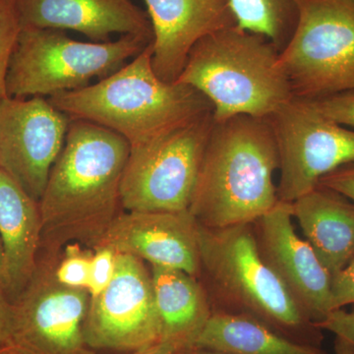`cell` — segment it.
Returning a JSON list of instances; mask_svg holds the SVG:
<instances>
[{
	"label": "cell",
	"mask_w": 354,
	"mask_h": 354,
	"mask_svg": "<svg viewBox=\"0 0 354 354\" xmlns=\"http://www.w3.org/2000/svg\"><path fill=\"white\" fill-rule=\"evenodd\" d=\"M97 246L109 247L118 254L134 256L155 267L199 277L198 223L188 209L120 214Z\"/></svg>",
	"instance_id": "obj_14"
},
{
	"label": "cell",
	"mask_w": 354,
	"mask_h": 354,
	"mask_svg": "<svg viewBox=\"0 0 354 354\" xmlns=\"http://www.w3.org/2000/svg\"><path fill=\"white\" fill-rule=\"evenodd\" d=\"M176 354H227L221 353V351H214V349L201 348H190L184 349L180 353Z\"/></svg>",
	"instance_id": "obj_33"
},
{
	"label": "cell",
	"mask_w": 354,
	"mask_h": 354,
	"mask_svg": "<svg viewBox=\"0 0 354 354\" xmlns=\"http://www.w3.org/2000/svg\"><path fill=\"white\" fill-rule=\"evenodd\" d=\"M319 184L344 195L354 203V165L341 167L324 176Z\"/></svg>",
	"instance_id": "obj_28"
},
{
	"label": "cell",
	"mask_w": 354,
	"mask_h": 354,
	"mask_svg": "<svg viewBox=\"0 0 354 354\" xmlns=\"http://www.w3.org/2000/svg\"><path fill=\"white\" fill-rule=\"evenodd\" d=\"M279 167L269 118L214 120L188 211L204 227L252 223L279 202L274 181Z\"/></svg>",
	"instance_id": "obj_2"
},
{
	"label": "cell",
	"mask_w": 354,
	"mask_h": 354,
	"mask_svg": "<svg viewBox=\"0 0 354 354\" xmlns=\"http://www.w3.org/2000/svg\"><path fill=\"white\" fill-rule=\"evenodd\" d=\"M53 252L38 261L36 271L12 301L6 348L17 354H95L86 341L91 295L55 278Z\"/></svg>",
	"instance_id": "obj_9"
},
{
	"label": "cell",
	"mask_w": 354,
	"mask_h": 354,
	"mask_svg": "<svg viewBox=\"0 0 354 354\" xmlns=\"http://www.w3.org/2000/svg\"><path fill=\"white\" fill-rule=\"evenodd\" d=\"M200 274L213 313L243 314L293 341L322 346L323 330L261 257L252 225H198Z\"/></svg>",
	"instance_id": "obj_4"
},
{
	"label": "cell",
	"mask_w": 354,
	"mask_h": 354,
	"mask_svg": "<svg viewBox=\"0 0 354 354\" xmlns=\"http://www.w3.org/2000/svg\"><path fill=\"white\" fill-rule=\"evenodd\" d=\"M291 205L304 239L333 278L354 258V203L318 184Z\"/></svg>",
	"instance_id": "obj_17"
},
{
	"label": "cell",
	"mask_w": 354,
	"mask_h": 354,
	"mask_svg": "<svg viewBox=\"0 0 354 354\" xmlns=\"http://www.w3.org/2000/svg\"><path fill=\"white\" fill-rule=\"evenodd\" d=\"M334 351L335 354H354V346L342 337H335Z\"/></svg>",
	"instance_id": "obj_30"
},
{
	"label": "cell",
	"mask_w": 354,
	"mask_h": 354,
	"mask_svg": "<svg viewBox=\"0 0 354 354\" xmlns=\"http://www.w3.org/2000/svg\"><path fill=\"white\" fill-rule=\"evenodd\" d=\"M317 326L354 346V305L348 311L344 308L334 310Z\"/></svg>",
	"instance_id": "obj_27"
},
{
	"label": "cell",
	"mask_w": 354,
	"mask_h": 354,
	"mask_svg": "<svg viewBox=\"0 0 354 354\" xmlns=\"http://www.w3.org/2000/svg\"><path fill=\"white\" fill-rule=\"evenodd\" d=\"M0 288L6 293V263H4L3 247L0 239Z\"/></svg>",
	"instance_id": "obj_32"
},
{
	"label": "cell",
	"mask_w": 354,
	"mask_h": 354,
	"mask_svg": "<svg viewBox=\"0 0 354 354\" xmlns=\"http://www.w3.org/2000/svg\"><path fill=\"white\" fill-rule=\"evenodd\" d=\"M213 127L211 113L148 145L130 148L121 206L127 212L187 211Z\"/></svg>",
	"instance_id": "obj_8"
},
{
	"label": "cell",
	"mask_w": 354,
	"mask_h": 354,
	"mask_svg": "<svg viewBox=\"0 0 354 354\" xmlns=\"http://www.w3.org/2000/svg\"><path fill=\"white\" fill-rule=\"evenodd\" d=\"M93 253L79 245H69L64 257L55 265V278L62 285L73 288H86L90 279Z\"/></svg>",
	"instance_id": "obj_23"
},
{
	"label": "cell",
	"mask_w": 354,
	"mask_h": 354,
	"mask_svg": "<svg viewBox=\"0 0 354 354\" xmlns=\"http://www.w3.org/2000/svg\"><path fill=\"white\" fill-rule=\"evenodd\" d=\"M85 335L93 351L135 353L158 344L152 276L144 261L118 254L113 281L91 297Z\"/></svg>",
	"instance_id": "obj_11"
},
{
	"label": "cell",
	"mask_w": 354,
	"mask_h": 354,
	"mask_svg": "<svg viewBox=\"0 0 354 354\" xmlns=\"http://www.w3.org/2000/svg\"><path fill=\"white\" fill-rule=\"evenodd\" d=\"M152 44L122 68L80 90L48 97L72 120L94 122L118 133L130 148L148 145L213 113L196 88L167 83L153 68Z\"/></svg>",
	"instance_id": "obj_3"
},
{
	"label": "cell",
	"mask_w": 354,
	"mask_h": 354,
	"mask_svg": "<svg viewBox=\"0 0 354 354\" xmlns=\"http://www.w3.org/2000/svg\"><path fill=\"white\" fill-rule=\"evenodd\" d=\"M21 31L14 0H0V102L7 97V73Z\"/></svg>",
	"instance_id": "obj_22"
},
{
	"label": "cell",
	"mask_w": 354,
	"mask_h": 354,
	"mask_svg": "<svg viewBox=\"0 0 354 354\" xmlns=\"http://www.w3.org/2000/svg\"><path fill=\"white\" fill-rule=\"evenodd\" d=\"M236 26L269 39L281 53L298 21L297 0H230Z\"/></svg>",
	"instance_id": "obj_21"
},
{
	"label": "cell",
	"mask_w": 354,
	"mask_h": 354,
	"mask_svg": "<svg viewBox=\"0 0 354 354\" xmlns=\"http://www.w3.org/2000/svg\"><path fill=\"white\" fill-rule=\"evenodd\" d=\"M192 348L227 354H328L322 346L293 341L243 314H212Z\"/></svg>",
	"instance_id": "obj_20"
},
{
	"label": "cell",
	"mask_w": 354,
	"mask_h": 354,
	"mask_svg": "<svg viewBox=\"0 0 354 354\" xmlns=\"http://www.w3.org/2000/svg\"><path fill=\"white\" fill-rule=\"evenodd\" d=\"M158 322V344L176 353L192 348L211 318V304L196 277L180 270L151 266Z\"/></svg>",
	"instance_id": "obj_19"
},
{
	"label": "cell",
	"mask_w": 354,
	"mask_h": 354,
	"mask_svg": "<svg viewBox=\"0 0 354 354\" xmlns=\"http://www.w3.org/2000/svg\"><path fill=\"white\" fill-rule=\"evenodd\" d=\"M132 354H176V351H172L169 346H164L162 344H153L150 348L141 349V351H135Z\"/></svg>",
	"instance_id": "obj_31"
},
{
	"label": "cell",
	"mask_w": 354,
	"mask_h": 354,
	"mask_svg": "<svg viewBox=\"0 0 354 354\" xmlns=\"http://www.w3.org/2000/svg\"><path fill=\"white\" fill-rule=\"evenodd\" d=\"M258 250L306 315L318 324L334 311L332 276L293 225L292 205L279 201L252 223Z\"/></svg>",
	"instance_id": "obj_13"
},
{
	"label": "cell",
	"mask_w": 354,
	"mask_h": 354,
	"mask_svg": "<svg viewBox=\"0 0 354 354\" xmlns=\"http://www.w3.org/2000/svg\"><path fill=\"white\" fill-rule=\"evenodd\" d=\"M353 1H354V0H353Z\"/></svg>",
	"instance_id": "obj_35"
},
{
	"label": "cell",
	"mask_w": 354,
	"mask_h": 354,
	"mask_svg": "<svg viewBox=\"0 0 354 354\" xmlns=\"http://www.w3.org/2000/svg\"><path fill=\"white\" fill-rule=\"evenodd\" d=\"M308 102L317 111L342 127L354 128V92Z\"/></svg>",
	"instance_id": "obj_25"
},
{
	"label": "cell",
	"mask_w": 354,
	"mask_h": 354,
	"mask_svg": "<svg viewBox=\"0 0 354 354\" xmlns=\"http://www.w3.org/2000/svg\"><path fill=\"white\" fill-rule=\"evenodd\" d=\"M0 354H17V353H14V351H11L10 348H3L2 349H0Z\"/></svg>",
	"instance_id": "obj_34"
},
{
	"label": "cell",
	"mask_w": 354,
	"mask_h": 354,
	"mask_svg": "<svg viewBox=\"0 0 354 354\" xmlns=\"http://www.w3.org/2000/svg\"><path fill=\"white\" fill-rule=\"evenodd\" d=\"M151 44L131 35L87 43L62 30L23 28L7 73V97H50L88 87L93 79L102 80L122 68Z\"/></svg>",
	"instance_id": "obj_6"
},
{
	"label": "cell",
	"mask_w": 354,
	"mask_h": 354,
	"mask_svg": "<svg viewBox=\"0 0 354 354\" xmlns=\"http://www.w3.org/2000/svg\"><path fill=\"white\" fill-rule=\"evenodd\" d=\"M295 32L279 53L293 97L354 92L353 0H297Z\"/></svg>",
	"instance_id": "obj_7"
},
{
	"label": "cell",
	"mask_w": 354,
	"mask_h": 354,
	"mask_svg": "<svg viewBox=\"0 0 354 354\" xmlns=\"http://www.w3.org/2000/svg\"><path fill=\"white\" fill-rule=\"evenodd\" d=\"M39 203L0 169V239L6 263V295L13 301L32 279L41 244Z\"/></svg>",
	"instance_id": "obj_18"
},
{
	"label": "cell",
	"mask_w": 354,
	"mask_h": 354,
	"mask_svg": "<svg viewBox=\"0 0 354 354\" xmlns=\"http://www.w3.org/2000/svg\"><path fill=\"white\" fill-rule=\"evenodd\" d=\"M21 26L70 30L94 43L115 34L143 37L153 41L148 13L132 0H14Z\"/></svg>",
	"instance_id": "obj_16"
},
{
	"label": "cell",
	"mask_w": 354,
	"mask_h": 354,
	"mask_svg": "<svg viewBox=\"0 0 354 354\" xmlns=\"http://www.w3.org/2000/svg\"><path fill=\"white\" fill-rule=\"evenodd\" d=\"M69 121L44 97L0 102V169L36 202L64 148Z\"/></svg>",
	"instance_id": "obj_12"
},
{
	"label": "cell",
	"mask_w": 354,
	"mask_h": 354,
	"mask_svg": "<svg viewBox=\"0 0 354 354\" xmlns=\"http://www.w3.org/2000/svg\"><path fill=\"white\" fill-rule=\"evenodd\" d=\"M334 310L354 305V258L332 278Z\"/></svg>",
	"instance_id": "obj_26"
},
{
	"label": "cell",
	"mask_w": 354,
	"mask_h": 354,
	"mask_svg": "<svg viewBox=\"0 0 354 354\" xmlns=\"http://www.w3.org/2000/svg\"><path fill=\"white\" fill-rule=\"evenodd\" d=\"M93 250L87 288L91 297L99 295L113 281L118 257V253L109 247L97 246Z\"/></svg>",
	"instance_id": "obj_24"
},
{
	"label": "cell",
	"mask_w": 354,
	"mask_h": 354,
	"mask_svg": "<svg viewBox=\"0 0 354 354\" xmlns=\"http://www.w3.org/2000/svg\"><path fill=\"white\" fill-rule=\"evenodd\" d=\"M12 301L0 288V349L6 348L10 334Z\"/></svg>",
	"instance_id": "obj_29"
},
{
	"label": "cell",
	"mask_w": 354,
	"mask_h": 354,
	"mask_svg": "<svg viewBox=\"0 0 354 354\" xmlns=\"http://www.w3.org/2000/svg\"><path fill=\"white\" fill-rule=\"evenodd\" d=\"M130 144L94 122L70 118L62 152L39 202L41 242L50 251L78 241L94 248L120 214Z\"/></svg>",
	"instance_id": "obj_1"
},
{
	"label": "cell",
	"mask_w": 354,
	"mask_h": 354,
	"mask_svg": "<svg viewBox=\"0 0 354 354\" xmlns=\"http://www.w3.org/2000/svg\"><path fill=\"white\" fill-rule=\"evenodd\" d=\"M278 143L279 201L292 203L314 189L324 176L354 165V130L293 99L271 118Z\"/></svg>",
	"instance_id": "obj_10"
},
{
	"label": "cell",
	"mask_w": 354,
	"mask_h": 354,
	"mask_svg": "<svg viewBox=\"0 0 354 354\" xmlns=\"http://www.w3.org/2000/svg\"><path fill=\"white\" fill-rule=\"evenodd\" d=\"M176 82L209 100L215 122L236 115L271 118L295 99L276 46L237 26L200 39Z\"/></svg>",
	"instance_id": "obj_5"
},
{
	"label": "cell",
	"mask_w": 354,
	"mask_h": 354,
	"mask_svg": "<svg viewBox=\"0 0 354 354\" xmlns=\"http://www.w3.org/2000/svg\"><path fill=\"white\" fill-rule=\"evenodd\" d=\"M153 29L152 64L158 78L176 82L203 38L236 26L230 0H145Z\"/></svg>",
	"instance_id": "obj_15"
}]
</instances>
